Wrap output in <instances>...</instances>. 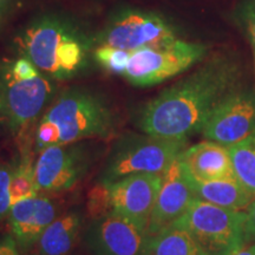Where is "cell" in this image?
<instances>
[{
	"label": "cell",
	"instance_id": "cell-19",
	"mask_svg": "<svg viewBox=\"0 0 255 255\" xmlns=\"http://www.w3.org/2000/svg\"><path fill=\"white\" fill-rule=\"evenodd\" d=\"M238 181L255 196V135L228 146Z\"/></svg>",
	"mask_w": 255,
	"mask_h": 255
},
{
	"label": "cell",
	"instance_id": "cell-14",
	"mask_svg": "<svg viewBox=\"0 0 255 255\" xmlns=\"http://www.w3.org/2000/svg\"><path fill=\"white\" fill-rule=\"evenodd\" d=\"M55 219L56 207L52 201L39 195L12 205L8 215L13 239L23 248L37 244Z\"/></svg>",
	"mask_w": 255,
	"mask_h": 255
},
{
	"label": "cell",
	"instance_id": "cell-13",
	"mask_svg": "<svg viewBox=\"0 0 255 255\" xmlns=\"http://www.w3.org/2000/svg\"><path fill=\"white\" fill-rule=\"evenodd\" d=\"M195 199V193L188 182L180 155L163 174L157 201L149 221V237L174 225Z\"/></svg>",
	"mask_w": 255,
	"mask_h": 255
},
{
	"label": "cell",
	"instance_id": "cell-12",
	"mask_svg": "<svg viewBox=\"0 0 255 255\" xmlns=\"http://www.w3.org/2000/svg\"><path fill=\"white\" fill-rule=\"evenodd\" d=\"M87 240L95 255H144L149 235L146 229L111 212L92 222Z\"/></svg>",
	"mask_w": 255,
	"mask_h": 255
},
{
	"label": "cell",
	"instance_id": "cell-6",
	"mask_svg": "<svg viewBox=\"0 0 255 255\" xmlns=\"http://www.w3.org/2000/svg\"><path fill=\"white\" fill-rule=\"evenodd\" d=\"M245 220L246 213L195 199L174 225L189 233L208 255H227L245 242Z\"/></svg>",
	"mask_w": 255,
	"mask_h": 255
},
{
	"label": "cell",
	"instance_id": "cell-25",
	"mask_svg": "<svg viewBox=\"0 0 255 255\" xmlns=\"http://www.w3.org/2000/svg\"><path fill=\"white\" fill-rule=\"evenodd\" d=\"M9 70L12 75L18 79H30L40 73L39 70L25 57L18 58L13 63H9Z\"/></svg>",
	"mask_w": 255,
	"mask_h": 255
},
{
	"label": "cell",
	"instance_id": "cell-16",
	"mask_svg": "<svg viewBox=\"0 0 255 255\" xmlns=\"http://www.w3.org/2000/svg\"><path fill=\"white\" fill-rule=\"evenodd\" d=\"M186 176L191 189L195 193L196 199L223 207V208L241 212L242 209L248 208L255 199L253 194H251L238 180L202 182V181L193 180L187 174Z\"/></svg>",
	"mask_w": 255,
	"mask_h": 255
},
{
	"label": "cell",
	"instance_id": "cell-17",
	"mask_svg": "<svg viewBox=\"0 0 255 255\" xmlns=\"http://www.w3.org/2000/svg\"><path fill=\"white\" fill-rule=\"evenodd\" d=\"M82 228L78 213L70 212L59 218L44 231L38 244V255H68L77 241Z\"/></svg>",
	"mask_w": 255,
	"mask_h": 255
},
{
	"label": "cell",
	"instance_id": "cell-7",
	"mask_svg": "<svg viewBox=\"0 0 255 255\" xmlns=\"http://www.w3.org/2000/svg\"><path fill=\"white\" fill-rule=\"evenodd\" d=\"M173 27L161 15L137 8H124L109 19L97 36L100 46L133 51L169 45L176 41Z\"/></svg>",
	"mask_w": 255,
	"mask_h": 255
},
{
	"label": "cell",
	"instance_id": "cell-1",
	"mask_svg": "<svg viewBox=\"0 0 255 255\" xmlns=\"http://www.w3.org/2000/svg\"><path fill=\"white\" fill-rule=\"evenodd\" d=\"M234 83L235 66L222 59L213 60L149 102L139 115L138 126L146 135L187 139L202 130Z\"/></svg>",
	"mask_w": 255,
	"mask_h": 255
},
{
	"label": "cell",
	"instance_id": "cell-32",
	"mask_svg": "<svg viewBox=\"0 0 255 255\" xmlns=\"http://www.w3.org/2000/svg\"><path fill=\"white\" fill-rule=\"evenodd\" d=\"M0 1H6V0H0Z\"/></svg>",
	"mask_w": 255,
	"mask_h": 255
},
{
	"label": "cell",
	"instance_id": "cell-23",
	"mask_svg": "<svg viewBox=\"0 0 255 255\" xmlns=\"http://www.w3.org/2000/svg\"><path fill=\"white\" fill-rule=\"evenodd\" d=\"M60 144V131L57 124L40 119L34 130V149L38 152L52 145Z\"/></svg>",
	"mask_w": 255,
	"mask_h": 255
},
{
	"label": "cell",
	"instance_id": "cell-29",
	"mask_svg": "<svg viewBox=\"0 0 255 255\" xmlns=\"http://www.w3.org/2000/svg\"><path fill=\"white\" fill-rule=\"evenodd\" d=\"M227 255H255V242H244Z\"/></svg>",
	"mask_w": 255,
	"mask_h": 255
},
{
	"label": "cell",
	"instance_id": "cell-20",
	"mask_svg": "<svg viewBox=\"0 0 255 255\" xmlns=\"http://www.w3.org/2000/svg\"><path fill=\"white\" fill-rule=\"evenodd\" d=\"M39 195L36 174H34V163L31 151L21 154V158L18 165H15L9 182V196L11 205L32 199Z\"/></svg>",
	"mask_w": 255,
	"mask_h": 255
},
{
	"label": "cell",
	"instance_id": "cell-2",
	"mask_svg": "<svg viewBox=\"0 0 255 255\" xmlns=\"http://www.w3.org/2000/svg\"><path fill=\"white\" fill-rule=\"evenodd\" d=\"M18 47L47 77L65 81L88 65L91 40L68 18L45 14L33 19L17 38Z\"/></svg>",
	"mask_w": 255,
	"mask_h": 255
},
{
	"label": "cell",
	"instance_id": "cell-5",
	"mask_svg": "<svg viewBox=\"0 0 255 255\" xmlns=\"http://www.w3.org/2000/svg\"><path fill=\"white\" fill-rule=\"evenodd\" d=\"M187 139L151 135L127 136L114 148L104 171V182H115L132 174H162L186 150Z\"/></svg>",
	"mask_w": 255,
	"mask_h": 255
},
{
	"label": "cell",
	"instance_id": "cell-15",
	"mask_svg": "<svg viewBox=\"0 0 255 255\" xmlns=\"http://www.w3.org/2000/svg\"><path fill=\"white\" fill-rule=\"evenodd\" d=\"M184 171L196 181L238 180L228 148L215 142H202L187 148L181 154Z\"/></svg>",
	"mask_w": 255,
	"mask_h": 255
},
{
	"label": "cell",
	"instance_id": "cell-28",
	"mask_svg": "<svg viewBox=\"0 0 255 255\" xmlns=\"http://www.w3.org/2000/svg\"><path fill=\"white\" fill-rule=\"evenodd\" d=\"M245 20H246L248 32H250L252 40L255 45V4L247 6L245 9Z\"/></svg>",
	"mask_w": 255,
	"mask_h": 255
},
{
	"label": "cell",
	"instance_id": "cell-8",
	"mask_svg": "<svg viewBox=\"0 0 255 255\" xmlns=\"http://www.w3.org/2000/svg\"><path fill=\"white\" fill-rule=\"evenodd\" d=\"M205 52L203 45L178 39L169 45L133 51L123 77L135 87H151L186 71Z\"/></svg>",
	"mask_w": 255,
	"mask_h": 255
},
{
	"label": "cell",
	"instance_id": "cell-27",
	"mask_svg": "<svg viewBox=\"0 0 255 255\" xmlns=\"http://www.w3.org/2000/svg\"><path fill=\"white\" fill-rule=\"evenodd\" d=\"M0 255H21L13 238L7 237L0 240Z\"/></svg>",
	"mask_w": 255,
	"mask_h": 255
},
{
	"label": "cell",
	"instance_id": "cell-22",
	"mask_svg": "<svg viewBox=\"0 0 255 255\" xmlns=\"http://www.w3.org/2000/svg\"><path fill=\"white\" fill-rule=\"evenodd\" d=\"M88 210L94 220L103 218L113 212L109 183L102 181L92 188L88 200Z\"/></svg>",
	"mask_w": 255,
	"mask_h": 255
},
{
	"label": "cell",
	"instance_id": "cell-18",
	"mask_svg": "<svg viewBox=\"0 0 255 255\" xmlns=\"http://www.w3.org/2000/svg\"><path fill=\"white\" fill-rule=\"evenodd\" d=\"M144 255H208L184 229L171 225L149 237Z\"/></svg>",
	"mask_w": 255,
	"mask_h": 255
},
{
	"label": "cell",
	"instance_id": "cell-30",
	"mask_svg": "<svg viewBox=\"0 0 255 255\" xmlns=\"http://www.w3.org/2000/svg\"><path fill=\"white\" fill-rule=\"evenodd\" d=\"M7 126L8 127V116L7 110H6L5 102L2 100L1 95H0V127Z\"/></svg>",
	"mask_w": 255,
	"mask_h": 255
},
{
	"label": "cell",
	"instance_id": "cell-9",
	"mask_svg": "<svg viewBox=\"0 0 255 255\" xmlns=\"http://www.w3.org/2000/svg\"><path fill=\"white\" fill-rule=\"evenodd\" d=\"M201 131L207 139L227 148L255 135V92L229 91L210 113Z\"/></svg>",
	"mask_w": 255,
	"mask_h": 255
},
{
	"label": "cell",
	"instance_id": "cell-24",
	"mask_svg": "<svg viewBox=\"0 0 255 255\" xmlns=\"http://www.w3.org/2000/svg\"><path fill=\"white\" fill-rule=\"evenodd\" d=\"M14 167L8 163L0 164V221L8 218L11 212V196H9V182Z\"/></svg>",
	"mask_w": 255,
	"mask_h": 255
},
{
	"label": "cell",
	"instance_id": "cell-31",
	"mask_svg": "<svg viewBox=\"0 0 255 255\" xmlns=\"http://www.w3.org/2000/svg\"><path fill=\"white\" fill-rule=\"evenodd\" d=\"M5 1H0V24H1L2 18H4V13H5Z\"/></svg>",
	"mask_w": 255,
	"mask_h": 255
},
{
	"label": "cell",
	"instance_id": "cell-3",
	"mask_svg": "<svg viewBox=\"0 0 255 255\" xmlns=\"http://www.w3.org/2000/svg\"><path fill=\"white\" fill-rule=\"evenodd\" d=\"M41 119L57 124L60 144H72L87 138H108L116 127L110 105L100 95L84 89L64 91Z\"/></svg>",
	"mask_w": 255,
	"mask_h": 255
},
{
	"label": "cell",
	"instance_id": "cell-11",
	"mask_svg": "<svg viewBox=\"0 0 255 255\" xmlns=\"http://www.w3.org/2000/svg\"><path fill=\"white\" fill-rule=\"evenodd\" d=\"M162 181V174H132L108 182L113 212L148 231Z\"/></svg>",
	"mask_w": 255,
	"mask_h": 255
},
{
	"label": "cell",
	"instance_id": "cell-21",
	"mask_svg": "<svg viewBox=\"0 0 255 255\" xmlns=\"http://www.w3.org/2000/svg\"><path fill=\"white\" fill-rule=\"evenodd\" d=\"M131 52L111 46H98L94 52V58L108 72L124 76L129 64Z\"/></svg>",
	"mask_w": 255,
	"mask_h": 255
},
{
	"label": "cell",
	"instance_id": "cell-10",
	"mask_svg": "<svg viewBox=\"0 0 255 255\" xmlns=\"http://www.w3.org/2000/svg\"><path fill=\"white\" fill-rule=\"evenodd\" d=\"M89 158L82 146L58 144L39 152L34 174L39 193L62 194L71 190L84 177Z\"/></svg>",
	"mask_w": 255,
	"mask_h": 255
},
{
	"label": "cell",
	"instance_id": "cell-4",
	"mask_svg": "<svg viewBox=\"0 0 255 255\" xmlns=\"http://www.w3.org/2000/svg\"><path fill=\"white\" fill-rule=\"evenodd\" d=\"M0 95L7 110L8 128L20 152L31 151L32 131L55 95L52 78L40 72L33 78L18 79L11 73L9 63H6L0 66Z\"/></svg>",
	"mask_w": 255,
	"mask_h": 255
},
{
	"label": "cell",
	"instance_id": "cell-26",
	"mask_svg": "<svg viewBox=\"0 0 255 255\" xmlns=\"http://www.w3.org/2000/svg\"><path fill=\"white\" fill-rule=\"evenodd\" d=\"M244 239L245 242H255V199L247 208Z\"/></svg>",
	"mask_w": 255,
	"mask_h": 255
}]
</instances>
